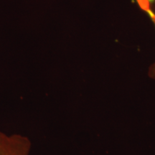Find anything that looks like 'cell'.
Instances as JSON below:
<instances>
[{
	"instance_id": "cell-2",
	"label": "cell",
	"mask_w": 155,
	"mask_h": 155,
	"mask_svg": "<svg viewBox=\"0 0 155 155\" xmlns=\"http://www.w3.org/2000/svg\"><path fill=\"white\" fill-rule=\"evenodd\" d=\"M141 10L147 13L155 26V0H135ZM149 76L155 80V63L149 69Z\"/></svg>"
},
{
	"instance_id": "cell-1",
	"label": "cell",
	"mask_w": 155,
	"mask_h": 155,
	"mask_svg": "<svg viewBox=\"0 0 155 155\" xmlns=\"http://www.w3.org/2000/svg\"><path fill=\"white\" fill-rule=\"evenodd\" d=\"M31 147V141L26 136L0 131V155H30Z\"/></svg>"
}]
</instances>
